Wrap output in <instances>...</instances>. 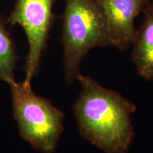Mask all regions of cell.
<instances>
[{"instance_id":"obj_1","label":"cell","mask_w":153,"mask_h":153,"mask_svg":"<svg viewBox=\"0 0 153 153\" xmlns=\"http://www.w3.org/2000/svg\"><path fill=\"white\" fill-rule=\"evenodd\" d=\"M82 91L73 106L79 133L106 153H128L135 135L136 107L116 91L80 73Z\"/></svg>"},{"instance_id":"obj_2","label":"cell","mask_w":153,"mask_h":153,"mask_svg":"<svg viewBox=\"0 0 153 153\" xmlns=\"http://www.w3.org/2000/svg\"><path fill=\"white\" fill-rule=\"evenodd\" d=\"M61 43L65 79L70 85L77 79L82 59L91 49L112 45L106 20L93 0H66Z\"/></svg>"},{"instance_id":"obj_3","label":"cell","mask_w":153,"mask_h":153,"mask_svg":"<svg viewBox=\"0 0 153 153\" xmlns=\"http://www.w3.org/2000/svg\"><path fill=\"white\" fill-rule=\"evenodd\" d=\"M9 87L13 115L22 138L39 152L53 153L64 131L65 114L33 92L30 84L14 81Z\"/></svg>"},{"instance_id":"obj_4","label":"cell","mask_w":153,"mask_h":153,"mask_svg":"<svg viewBox=\"0 0 153 153\" xmlns=\"http://www.w3.org/2000/svg\"><path fill=\"white\" fill-rule=\"evenodd\" d=\"M57 0H16L7 22L22 26L28 44L25 64L26 84L31 83L38 74L42 55L47 48L50 30L55 16L53 5Z\"/></svg>"},{"instance_id":"obj_5","label":"cell","mask_w":153,"mask_h":153,"mask_svg":"<svg viewBox=\"0 0 153 153\" xmlns=\"http://www.w3.org/2000/svg\"><path fill=\"white\" fill-rule=\"evenodd\" d=\"M106 20L113 46L125 51L133 45L135 19L151 0H93Z\"/></svg>"},{"instance_id":"obj_6","label":"cell","mask_w":153,"mask_h":153,"mask_svg":"<svg viewBox=\"0 0 153 153\" xmlns=\"http://www.w3.org/2000/svg\"><path fill=\"white\" fill-rule=\"evenodd\" d=\"M144 20L136 30L132 60L137 74L147 81L153 80V0L143 11Z\"/></svg>"},{"instance_id":"obj_7","label":"cell","mask_w":153,"mask_h":153,"mask_svg":"<svg viewBox=\"0 0 153 153\" xmlns=\"http://www.w3.org/2000/svg\"><path fill=\"white\" fill-rule=\"evenodd\" d=\"M19 56L6 23L0 16V80L11 85L15 80L14 70Z\"/></svg>"}]
</instances>
